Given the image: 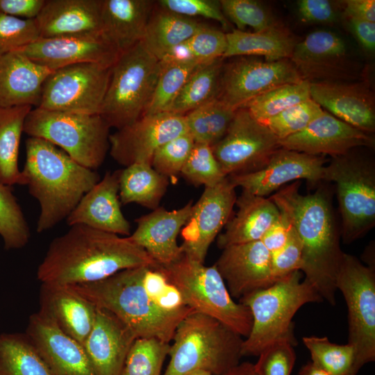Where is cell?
I'll return each instance as SVG.
<instances>
[{
	"label": "cell",
	"mask_w": 375,
	"mask_h": 375,
	"mask_svg": "<svg viewBox=\"0 0 375 375\" xmlns=\"http://www.w3.org/2000/svg\"><path fill=\"white\" fill-rule=\"evenodd\" d=\"M158 265L128 237L74 224L51 241L37 278L41 283L72 285L99 281L127 269Z\"/></svg>",
	"instance_id": "6da1fadb"
},
{
	"label": "cell",
	"mask_w": 375,
	"mask_h": 375,
	"mask_svg": "<svg viewBox=\"0 0 375 375\" xmlns=\"http://www.w3.org/2000/svg\"><path fill=\"white\" fill-rule=\"evenodd\" d=\"M300 181L280 188L270 199L289 219L302 243L301 272L322 299L336 303V278L342 262L340 228L331 194L321 186L311 194L299 192Z\"/></svg>",
	"instance_id": "7a4b0ae2"
},
{
	"label": "cell",
	"mask_w": 375,
	"mask_h": 375,
	"mask_svg": "<svg viewBox=\"0 0 375 375\" xmlns=\"http://www.w3.org/2000/svg\"><path fill=\"white\" fill-rule=\"evenodd\" d=\"M100 181L99 175L61 149L39 138L26 141V160L20 185L39 203L37 231H48L69 215Z\"/></svg>",
	"instance_id": "3957f363"
},
{
	"label": "cell",
	"mask_w": 375,
	"mask_h": 375,
	"mask_svg": "<svg viewBox=\"0 0 375 375\" xmlns=\"http://www.w3.org/2000/svg\"><path fill=\"white\" fill-rule=\"evenodd\" d=\"M149 267L120 271L105 279L70 285L97 308L110 311L127 325L138 338H156L169 343L177 326L193 310L162 308L144 285Z\"/></svg>",
	"instance_id": "277c9868"
},
{
	"label": "cell",
	"mask_w": 375,
	"mask_h": 375,
	"mask_svg": "<svg viewBox=\"0 0 375 375\" xmlns=\"http://www.w3.org/2000/svg\"><path fill=\"white\" fill-rule=\"evenodd\" d=\"M163 375L204 369L223 375L239 363L243 339L217 319L194 311L178 324Z\"/></svg>",
	"instance_id": "5b68a950"
},
{
	"label": "cell",
	"mask_w": 375,
	"mask_h": 375,
	"mask_svg": "<svg viewBox=\"0 0 375 375\" xmlns=\"http://www.w3.org/2000/svg\"><path fill=\"white\" fill-rule=\"evenodd\" d=\"M301 276V271L294 272L239 299L249 308L253 319L251 331L242 342V356H258L270 343L293 335L292 319L297 310L308 303L323 301Z\"/></svg>",
	"instance_id": "8992f818"
},
{
	"label": "cell",
	"mask_w": 375,
	"mask_h": 375,
	"mask_svg": "<svg viewBox=\"0 0 375 375\" xmlns=\"http://www.w3.org/2000/svg\"><path fill=\"white\" fill-rule=\"evenodd\" d=\"M160 269L193 311L211 317L245 338L252 326L249 308L235 302L216 266L208 267L184 254Z\"/></svg>",
	"instance_id": "52a82bcc"
},
{
	"label": "cell",
	"mask_w": 375,
	"mask_h": 375,
	"mask_svg": "<svg viewBox=\"0 0 375 375\" xmlns=\"http://www.w3.org/2000/svg\"><path fill=\"white\" fill-rule=\"evenodd\" d=\"M160 69V60L141 42L120 53L111 67L99 112L110 128H122L144 115Z\"/></svg>",
	"instance_id": "ba28073f"
},
{
	"label": "cell",
	"mask_w": 375,
	"mask_h": 375,
	"mask_svg": "<svg viewBox=\"0 0 375 375\" xmlns=\"http://www.w3.org/2000/svg\"><path fill=\"white\" fill-rule=\"evenodd\" d=\"M110 128L99 114L32 108L24 133L61 149L80 165L95 170L110 149Z\"/></svg>",
	"instance_id": "9c48e42d"
},
{
	"label": "cell",
	"mask_w": 375,
	"mask_h": 375,
	"mask_svg": "<svg viewBox=\"0 0 375 375\" xmlns=\"http://www.w3.org/2000/svg\"><path fill=\"white\" fill-rule=\"evenodd\" d=\"M323 181L336 185L342 242L362 238L375 225L374 162L351 151L324 166Z\"/></svg>",
	"instance_id": "30bf717a"
},
{
	"label": "cell",
	"mask_w": 375,
	"mask_h": 375,
	"mask_svg": "<svg viewBox=\"0 0 375 375\" xmlns=\"http://www.w3.org/2000/svg\"><path fill=\"white\" fill-rule=\"evenodd\" d=\"M336 288L348 308V343L354 349L352 375L375 360V274L354 256L344 253Z\"/></svg>",
	"instance_id": "8fae6325"
},
{
	"label": "cell",
	"mask_w": 375,
	"mask_h": 375,
	"mask_svg": "<svg viewBox=\"0 0 375 375\" xmlns=\"http://www.w3.org/2000/svg\"><path fill=\"white\" fill-rule=\"evenodd\" d=\"M111 67L83 62L54 70L44 83L38 108L99 114L110 81Z\"/></svg>",
	"instance_id": "7c38bea8"
},
{
	"label": "cell",
	"mask_w": 375,
	"mask_h": 375,
	"mask_svg": "<svg viewBox=\"0 0 375 375\" xmlns=\"http://www.w3.org/2000/svg\"><path fill=\"white\" fill-rule=\"evenodd\" d=\"M303 81L290 59L232 58L223 65L217 99L236 110L276 87Z\"/></svg>",
	"instance_id": "4fadbf2b"
},
{
	"label": "cell",
	"mask_w": 375,
	"mask_h": 375,
	"mask_svg": "<svg viewBox=\"0 0 375 375\" xmlns=\"http://www.w3.org/2000/svg\"><path fill=\"white\" fill-rule=\"evenodd\" d=\"M280 147L278 139L245 108L235 110L224 137L211 147L226 176L260 169Z\"/></svg>",
	"instance_id": "5bb4252c"
},
{
	"label": "cell",
	"mask_w": 375,
	"mask_h": 375,
	"mask_svg": "<svg viewBox=\"0 0 375 375\" xmlns=\"http://www.w3.org/2000/svg\"><path fill=\"white\" fill-rule=\"evenodd\" d=\"M187 132L184 116L168 112L143 115L110 135V154L125 167L136 163L151 165L160 146Z\"/></svg>",
	"instance_id": "9a60e30c"
},
{
	"label": "cell",
	"mask_w": 375,
	"mask_h": 375,
	"mask_svg": "<svg viewBox=\"0 0 375 375\" xmlns=\"http://www.w3.org/2000/svg\"><path fill=\"white\" fill-rule=\"evenodd\" d=\"M236 199L235 187L228 177L205 188L181 231L185 256L204 263L210 244L231 217Z\"/></svg>",
	"instance_id": "2e32d148"
},
{
	"label": "cell",
	"mask_w": 375,
	"mask_h": 375,
	"mask_svg": "<svg viewBox=\"0 0 375 375\" xmlns=\"http://www.w3.org/2000/svg\"><path fill=\"white\" fill-rule=\"evenodd\" d=\"M328 161L324 156L309 155L280 147L260 169L227 177L243 192L265 197L291 181H323L324 168Z\"/></svg>",
	"instance_id": "e0dca14e"
},
{
	"label": "cell",
	"mask_w": 375,
	"mask_h": 375,
	"mask_svg": "<svg viewBox=\"0 0 375 375\" xmlns=\"http://www.w3.org/2000/svg\"><path fill=\"white\" fill-rule=\"evenodd\" d=\"M17 51L52 71L83 62L112 67L120 55L102 33L40 38Z\"/></svg>",
	"instance_id": "ac0fdd59"
},
{
	"label": "cell",
	"mask_w": 375,
	"mask_h": 375,
	"mask_svg": "<svg viewBox=\"0 0 375 375\" xmlns=\"http://www.w3.org/2000/svg\"><path fill=\"white\" fill-rule=\"evenodd\" d=\"M25 333L51 375H96L83 346L39 310L29 317Z\"/></svg>",
	"instance_id": "d6986e66"
},
{
	"label": "cell",
	"mask_w": 375,
	"mask_h": 375,
	"mask_svg": "<svg viewBox=\"0 0 375 375\" xmlns=\"http://www.w3.org/2000/svg\"><path fill=\"white\" fill-rule=\"evenodd\" d=\"M278 142L281 147L288 150L334 158L357 147H373L374 139L324 110L303 130Z\"/></svg>",
	"instance_id": "ffe728a7"
},
{
	"label": "cell",
	"mask_w": 375,
	"mask_h": 375,
	"mask_svg": "<svg viewBox=\"0 0 375 375\" xmlns=\"http://www.w3.org/2000/svg\"><path fill=\"white\" fill-rule=\"evenodd\" d=\"M215 265L231 297L239 299L276 281L272 270L271 253L260 240L223 249Z\"/></svg>",
	"instance_id": "44dd1931"
},
{
	"label": "cell",
	"mask_w": 375,
	"mask_h": 375,
	"mask_svg": "<svg viewBox=\"0 0 375 375\" xmlns=\"http://www.w3.org/2000/svg\"><path fill=\"white\" fill-rule=\"evenodd\" d=\"M290 60L301 79L309 83L336 82L349 71L344 41L325 30L312 32L298 42Z\"/></svg>",
	"instance_id": "7402d4cb"
},
{
	"label": "cell",
	"mask_w": 375,
	"mask_h": 375,
	"mask_svg": "<svg viewBox=\"0 0 375 375\" xmlns=\"http://www.w3.org/2000/svg\"><path fill=\"white\" fill-rule=\"evenodd\" d=\"M193 203L173 210L158 207L135 220L137 228L128 238L142 248L160 266L170 265L183 256L177 237L188 222Z\"/></svg>",
	"instance_id": "603a6c76"
},
{
	"label": "cell",
	"mask_w": 375,
	"mask_h": 375,
	"mask_svg": "<svg viewBox=\"0 0 375 375\" xmlns=\"http://www.w3.org/2000/svg\"><path fill=\"white\" fill-rule=\"evenodd\" d=\"M137 338L114 314L97 307L92 328L83 344L96 375H120Z\"/></svg>",
	"instance_id": "cb8c5ba5"
},
{
	"label": "cell",
	"mask_w": 375,
	"mask_h": 375,
	"mask_svg": "<svg viewBox=\"0 0 375 375\" xmlns=\"http://www.w3.org/2000/svg\"><path fill=\"white\" fill-rule=\"evenodd\" d=\"M310 98L342 122L370 134L375 130L372 92L363 83H310Z\"/></svg>",
	"instance_id": "d4e9b609"
},
{
	"label": "cell",
	"mask_w": 375,
	"mask_h": 375,
	"mask_svg": "<svg viewBox=\"0 0 375 375\" xmlns=\"http://www.w3.org/2000/svg\"><path fill=\"white\" fill-rule=\"evenodd\" d=\"M120 172H106L82 197L66 219L69 226L83 224L118 235H130V224L122 212L119 198Z\"/></svg>",
	"instance_id": "484cf974"
},
{
	"label": "cell",
	"mask_w": 375,
	"mask_h": 375,
	"mask_svg": "<svg viewBox=\"0 0 375 375\" xmlns=\"http://www.w3.org/2000/svg\"><path fill=\"white\" fill-rule=\"evenodd\" d=\"M53 71L19 51L0 56V108L39 106L42 87Z\"/></svg>",
	"instance_id": "4316f807"
},
{
	"label": "cell",
	"mask_w": 375,
	"mask_h": 375,
	"mask_svg": "<svg viewBox=\"0 0 375 375\" xmlns=\"http://www.w3.org/2000/svg\"><path fill=\"white\" fill-rule=\"evenodd\" d=\"M41 284L39 311L83 345L92 328L97 307L70 285Z\"/></svg>",
	"instance_id": "83f0119b"
},
{
	"label": "cell",
	"mask_w": 375,
	"mask_h": 375,
	"mask_svg": "<svg viewBox=\"0 0 375 375\" xmlns=\"http://www.w3.org/2000/svg\"><path fill=\"white\" fill-rule=\"evenodd\" d=\"M102 0H46L35 19L40 38L102 33Z\"/></svg>",
	"instance_id": "f1b7e54d"
},
{
	"label": "cell",
	"mask_w": 375,
	"mask_h": 375,
	"mask_svg": "<svg viewBox=\"0 0 375 375\" xmlns=\"http://www.w3.org/2000/svg\"><path fill=\"white\" fill-rule=\"evenodd\" d=\"M156 1L102 0L101 31L122 53L142 41Z\"/></svg>",
	"instance_id": "f546056e"
},
{
	"label": "cell",
	"mask_w": 375,
	"mask_h": 375,
	"mask_svg": "<svg viewBox=\"0 0 375 375\" xmlns=\"http://www.w3.org/2000/svg\"><path fill=\"white\" fill-rule=\"evenodd\" d=\"M238 211L219 234L217 245L227 247L260 240L265 233L277 219L280 212L270 198L243 192L237 197Z\"/></svg>",
	"instance_id": "4dcf8cb0"
},
{
	"label": "cell",
	"mask_w": 375,
	"mask_h": 375,
	"mask_svg": "<svg viewBox=\"0 0 375 375\" xmlns=\"http://www.w3.org/2000/svg\"><path fill=\"white\" fill-rule=\"evenodd\" d=\"M226 36L223 59L238 56L263 57L267 61L290 59L298 42L281 24L257 32L233 29Z\"/></svg>",
	"instance_id": "1f68e13d"
},
{
	"label": "cell",
	"mask_w": 375,
	"mask_h": 375,
	"mask_svg": "<svg viewBox=\"0 0 375 375\" xmlns=\"http://www.w3.org/2000/svg\"><path fill=\"white\" fill-rule=\"evenodd\" d=\"M204 24L169 11L156 3L141 41L145 49L160 60L171 49L186 41Z\"/></svg>",
	"instance_id": "d6a6232c"
},
{
	"label": "cell",
	"mask_w": 375,
	"mask_h": 375,
	"mask_svg": "<svg viewBox=\"0 0 375 375\" xmlns=\"http://www.w3.org/2000/svg\"><path fill=\"white\" fill-rule=\"evenodd\" d=\"M169 179L151 165L136 163L121 169L119 198L123 204L135 203L155 210L166 192Z\"/></svg>",
	"instance_id": "836d02e7"
},
{
	"label": "cell",
	"mask_w": 375,
	"mask_h": 375,
	"mask_svg": "<svg viewBox=\"0 0 375 375\" xmlns=\"http://www.w3.org/2000/svg\"><path fill=\"white\" fill-rule=\"evenodd\" d=\"M32 108L29 106L0 108V183L10 187L21 183L18 167L20 139Z\"/></svg>",
	"instance_id": "e575fe53"
},
{
	"label": "cell",
	"mask_w": 375,
	"mask_h": 375,
	"mask_svg": "<svg viewBox=\"0 0 375 375\" xmlns=\"http://www.w3.org/2000/svg\"><path fill=\"white\" fill-rule=\"evenodd\" d=\"M223 58L201 63L191 74L167 112L184 116L217 97Z\"/></svg>",
	"instance_id": "d590c367"
},
{
	"label": "cell",
	"mask_w": 375,
	"mask_h": 375,
	"mask_svg": "<svg viewBox=\"0 0 375 375\" xmlns=\"http://www.w3.org/2000/svg\"><path fill=\"white\" fill-rule=\"evenodd\" d=\"M0 375L51 374L25 333H1Z\"/></svg>",
	"instance_id": "8d00e7d4"
},
{
	"label": "cell",
	"mask_w": 375,
	"mask_h": 375,
	"mask_svg": "<svg viewBox=\"0 0 375 375\" xmlns=\"http://www.w3.org/2000/svg\"><path fill=\"white\" fill-rule=\"evenodd\" d=\"M235 112L216 98L184 115L187 131L194 142L212 147L224 137Z\"/></svg>",
	"instance_id": "74e56055"
},
{
	"label": "cell",
	"mask_w": 375,
	"mask_h": 375,
	"mask_svg": "<svg viewBox=\"0 0 375 375\" xmlns=\"http://www.w3.org/2000/svg\"><path fill=\"white\" fill-rule=\"evenodd\" d=\"M310 98V83L301 81L272 89L249 101L244 107L258 122L278 115L284 110Z\"/></svg>",
	"instance_id": "f35d334b"
},
{
	"label": "cell",
	"mask_w": 375,
	"mask_h": 375,
	"mask_svg": "<svg viewBox=\"0 0 375 375\" xmlns=\"http://www.w3.org/2000/svg\"><path fill=\"white\" fill-rule=\"evenodd\" d=\"M160 62V75L144 115L167 112L191 74L200 65L194 61Z\"/></svg>",
	"instance_id": "ab89813d"
},
{
	"label": "cell",
	"mask_w": 375,
	"mask_h": 375,
	"mask_svg": "<svg viewBox=\"0 0 375 375\" xmlns=\"http://www.w3.org/2000/svg\"><path fill=\"white\" fill-rule=\"evenodd\" d=\"M303 342L312 363L330 375H352L354 349L351 344H338L326 337L306 336Z\"/></svg>",
	"instance_id": "60d3db41"
},
{
	"label": "cell",
	"mask_w": 375,
	"mask_h": 375,
	"mask_svg": "<svg viewBox=\"0 0 375 375\" xmlns=\"http://www.w3.org/2000/svg\"><path fill=\"white\" fill-rule=\"evenodd\" d=\"M0 236L7 250L19 249L26 245L30 231L10 186L0 183Z\"/></svg>",
	"instance_id": "b9f144b4"
},
{
	"label": "cell",
	"mask_w": 375,
	"mask_h": 375,
	"mask_svg": "<svg viewBox=\"0 0 375 375\" xmlns=\"http://www.w3.org/2000/svg\"><path fill=\"white\" fill-rule=\"evenodd\" d=\"M170 344L156 338L135 339L120 375H160Z\"/></svg>",
	"instance_id": "7bdbcfd3"
},
{
	"label": "cell",
	"mask_w": 375,
	"mask_h": 375,
	"mask_svg": "<svg viewBox=\"0 0 375 375\" xmlns=\"http://www.w3.org/2000/svg\"><path fill=\"white\" fill-rule=\"evenodd\" d=\"M222 12L230 23L239 31L251 27L254 32L261 31L280 23L260 2L255 0H221Z\"/></svg>",
	"instance_id": "ee69618b"
},
{
	"label": "cell",
	"mask_w": 375,
	"mask_h": 375,
	"mask_svg": "<svg viewBox=\"0 0 375 375\" xmlns=\"http://www.w3.org/2000/svg\"><path fill=\"white\" fill-rule=\"evenodd\" d=\"M181 176L190 183L213 186L226 177L210 146L195 142L181 170Z\"/></svg>",
	"instance_id": "f6af8a7d"
},
{
	"label": "cell",
	"mask_w": 375,
	"mask_h": 375,
	"mask_svg": "<svg viewBox=\"0 0 375 375\" xmlns=\"http://www.w3.org/2000/svg\"><path fill=\"white\" fill-rule=\"evenodd\" d=\"M323 111L321 106L310 98L284 110L262 124L279 140L301 131Z\"/></svg>",
	"instance_id": "bcb514c9"
},
{
	"label": "cell",
	"mask_w": 375,
	"mask_h": 375,
	"mask_svg": "<svg viewBox=\"0 0 375 375\" xmlns=\"http://www.w3.org/2000/svg\"><path fill=\"white\" fill-rule=\"evenodd\" d=\"M194 143L188 132L168 141L156 151L151 166L169 180L176 181Z\"/></svg>",
	"instance_id": "7dc6e473"
},
{
	"label": "cell",
	"mask_w": 375,
	"mask_h": 375,
	"mask_svg": "<svg viewBox=\"0 0 375 375\" xmlns=\"http://www.w3.org/2000/svg\"><path fill=\"white\" fill-rule=\"evenodd\" d=\"M293 335L278 339L267 345L254 364L260 375H291L296 361Z\"/></svg>",
	"instance_id": "c3c4849f"
},
{
	"label": "cell",
	"mask_w": 375,
	"mask_h": 375,
	"mask_svg": "<svg viewBox=\"0 0 375 375\" xmlns=\"http://www.w3.org/2000/svg\"><path fill=\"white\" fill-rule=\"evenodd\" d=\"M40 38L35 19H25L0 11V56L19 50Z\"/></svg>",
	"instance_id": "681fc988"
},
{
	"label": "cell",
	"mask_w": 375,
	"mask_h": 375,
	"mask_svg": "<svg viewBox=\"0 0 375 375\" xmlns=\"http://www.w3.org/2000/svg\"><path fill=\"white\" fill-rule=\"evenodd\" d=\"M185 44L192 60L200 64L223 58L227 47L226 33L206 24Z\"/></svg>",
	"instance_id": "f907efd6"
},
{
	"label": "cell",
	"mask_w": 375,
	"mask_h": 375,
	"mask_svg": "<svg viewBox=\"0 0 375 375\" xmlns=\"http://www.w3.org/2000/svg\"><path fill=\"white\" fill-rule=\"evenodd\" d=\"M160 7L183 15L194 18L201 17L218 22L226 30L231 24L224 15L219 1L215 0H160L156 1Z\"/></svg>",
	"instance_id": "816d5d0a"
},
{
	"label": "cell",
	"mask_w": 375,
	"mask_h": 375,
	"mask_svg": "<svg viewBox=\"0 0 375 375\" xmlns=\"http://www.w3.org/2000/svg\"><path fill=\"white\" fill-rule=\"evenodd\" d=\"M303 248L301 241L292 225L288 238L283 247L271 253L272 270L276 281L296 271H301Z\"/></svg>",
	"instance_id": "f5cc1de1"
},
{
	"label": "cell",
	"mask_w": 375,
	"mask_h": 375,
	"mask_svg": "<svg viewBox=\"0 0 375 375\" xmlns=\"http://www.w3.org/2000/svg\"><path fill=\"white\" fill-rule=\"evenodd\" d=\"M299 19L309 24H333L338 12L333 3L328 0H300L297 2Z\"/></svg>",
	"instance_id": "db71d44e"
},
{
	"label": "cell",
	"mask_w": 375,
	"mask_h": 375,
	"mask_svg": "<svg viewBox=\"0 0 375 375\" xmlns=\"http://www.w3.org/2000/svg\"><path fill=\"white\" fill-rule=\"evenodd\" d=\"M279 212L280 215L277 219L260 239L262 243L271 253L283 247L292 228V224L285 214L282 211L279 210Z\"/></svg>",
	"instance_id": "11a10c76"
},
{
	"label": "cell",
	"mask_w": 375,
	"mask_h": 375,
	"mask_svg": "<svg viewBox=\"0 0 375 375\" xmlns=\"http://www.w3.org/2000/svg\"><path fill=\"white\" fill-rule=\"evenodd\" d=\"M46 0H0V11L25 19H35Z\"/></svg>",
	"instance_id": "9f6ffc18"
},
{
	"label": "cell",
	"mask_w": 375,
	"mask_h": 375,
	"mask_svg": "<svg viewBox=\"0 0 375 375\" xmlns=\"http://www.w3.org/2000/svg\"><path fill=\"white\" fill-rule=\"evenodd\" d=\"M350 31L362 48L373 53L375 49V22L354 18H345Z\"/></svg>",
	"instance_id": "6f0895ef"
},
{
	"label": "cell",
	"mask_w": 375,
	"mask_h": 375,
	"mask_svg": "<svg viewBox=\"0 0 375 375\" xmlns=\"http://www.w3.org/2000/svg\"><path fill=\"white\" fill-rule=\"evenodd\" d=\"M345 18H354L375 22L374 0H347L342 3Z\"/></svg>",
	"instance_id": "680465c9"
},
{
	"label": "cell",
	"mask_w": 375,
	"mask_h": 375,
	"mask_svg": "<svg viewBox=\"0 0 375 375\" xmlns=\"http://www.w3.org/2000/svg\"><path fill=\"white\" fill-rule=\"evenodd\" d=\"M223 375H260L257 372L254 364L244 362L238 363Z\"/></svg>",
	"instance_id": "91938a15"
},
{
	"label": "cell",
	"mask_w": 375,
	"mask_h": 375,
	"mask_svg": "<svg viewBox=\"0 0 375 375\" xmlns=\"http://www.w3.org/2000/svg\"><path fill=\"white\" fill-rule=\"evenodd\" d=\"M299 375H330L316 367L311 362L303 365L299 370Z\"/></svg>",
	"instance_id": "94428289"
},
{
	"label": "cell",
	"mask_w": 375,
	"mask_h": 375,
	"mask_svg": "<svg viewBox=\"0 0 375 375\" xmlns=\"http://www.w3.org/2000/svg\"><path fill=\"white\" fill-rule=\"evenodd\" d=\"M185 375H212L210 372L204 369H194Z\"/></svg>",
	"instance_id": "6125c7cd"
}]
</instances>
